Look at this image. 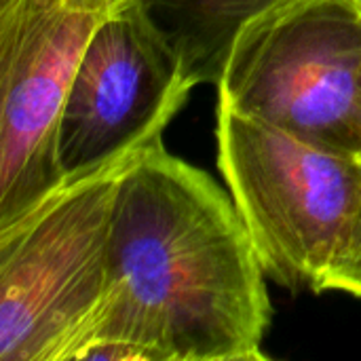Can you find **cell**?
<instances>
[{"mask_svg":"<svg viewBox=\"0 0 361 361\" xmlns=\"http://www.w3.org/2000/svg\"><path fill=\"white\" fill-rule=\"evenodd\" d=\"M218 167L271 281L319 294L361 192V159L218 104Z\"/></svg>","mask_w":361,"mask_h":361,"instance_id":"cell-2","label":"cell"},{"mask_svg":"<svg viewBox=\"0 0 361 361\" xmlns=\"http://www.w3.org/2000/svg\"><path fill=\"white\" fill-rule=\"evenodd\" d=\"M135 157L66 182L0 228L2 361H68L108 288L116 188Z\"/></svg>","mask_w":361,"mask_h":361,"instance_id":"cell-3","label":"cell"},{"mask_svg":"<svg viewBox=\"0 0 361 361\" xmlns=\"http://www.w3.org/2000/svg\"><path fill=\"white\" fill-rule=\"evenodd\" d=\"M192 89L140 13L116 0L80 57L61 112L57 163L63 184L163 140Z\"/></svg>","mask_w":361,"mask_h":361,"instance_id":"cell-6","label":"cell"},{"mask_svg":"<svg viewBox=\"0 0 361 361\" xmlns=\"http://www.w3.org/2000/svg\"><path fill=\"white\" fill-rule=\"evenodd\" d=\"M178 59L197 85H218L239 32L286 0H123Z\"/></svg>","mask_w":361,"mask_h":361,"instance_id":"cell-7","label":"cell"},{"mask_svg":"<svg viewBox=\"0 0 361 361\" xmlns=\"http://www.w3.org/2000/svg\"><path fill=\"white\" fill-rule=\"evenodd\" d=\"M322 292H341L361 300V192L345 239L322 281Z\"/></svg>","mask_w":361,"mask_h":361,"instance_id":"cell-8","label":"cell"},{"mask_svg":"<svg viewBox=\"0 0 361 361\" xmlns=\"http://www.w3.org/2000/svg\"><path fill=\"white\" fill-rule=\"evenodd\" d=\"M116 0H0V228L63 186L61 112Z\"/></svg>","mask_w":361,"mask_h":361,"instance_id":"cell-5","label":"cell"},{"mask_svg":"<svg viewBox=\"0 0 361 361\" xmlns=\"http://www.w3.org/2000/svg\"><path fill=\"white\" fill-rule=\"evenodd\" d=\"M267 273L228 190L146 146L118 180L110 277L68 361H262Z\"/></svg>","mask_w":361,"mask_h":361,"instance_id":"cell-1","label":"cell"},{"mask_svg":"<svg viewBox=\"0 0 361 361\" xmlns=\"http://www.w3.org/2000/svg\"><path fill=\"white\" fill-rule=\"evenodd\" d=\"M218 104L361 159V0H286L237 36Z\"/></svg>","mask_w":361,"mask_h":361,"instance_id":"cell-4","label":"cell"}]
</instances>
